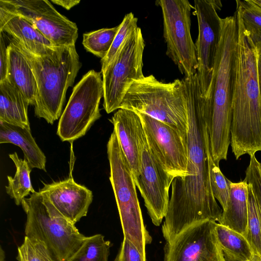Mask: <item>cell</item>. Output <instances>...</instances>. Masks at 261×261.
I'll list each match as a JSON object with an SVG mask.
<instances>
[{"instance_id": "obj_32", "label": "cell", "mask_w": 261, "mask_h": 261, "mask_svg": "<svg viewBox=\"0 0 261 261\" xmlns=\"http://www.w3.org/2000/svg\"><path fill=\"white\" fill-rule=\"evenodd\" d=\"M244 180L252 188L261 219V163L255 154L250 155V163L245 171Z\"/></svg>"}, {"instance_id": "obj_31", "label": "cell", "mask_w": 261, "mask_h": 261, "mask_svg": "<svg viewBox=\"0 0 261 261\" xmlns=\"http://www.w3.org/2000/svg\"><path fill=\"white\" fill-rule=\"evenodd\" d=\"M209 166L212 193L223 211L227 207L229 197L230 181L222 173L219 166L214 163L212 155L209 158Z\"/></svg>"}, {"instance_id": "obj_26", "label": "cell", "mask_w": 261, "mask_h": 261, "mask_svg": "<svg viewBox=\"0 0 261 261\" xmlns=\"http://www.w3.org/2000/svg\"><path fill=\"white\" fill-rule=\"evenodd\" d=\"M111 246V242L102 234L86 237L77 251L66 261H108Z\"/></svg>"}, {"instance_id": "obj_17", "label": "cell", "mask_w": 261, "mask_h": 261, "mask_svg": "<svg viewBox=\"0 0 261 261\" xmlns=\"http://www.w3.org/2000/svg\"><path fill=\"white\" fill-rule=\"evenodd\" d=\"M110 121L136 183L140 174L142 150L146 141L141 119L134 111L119 109Z\"/></svg>"}, {"instance_id": "obj_34", "label": "cell", "mask_w": 261, "mask_h": 261, "mask_svg": "<svg viewBox=\"0 0 261 261\" xmlns=\"http://www.w3.org/2000/svg\"><path fill=\"white\" fill-rule=\"evenodd\" d=\"M0 82L7 79L8 64L7 45L6 44L4 33L0 32Z\"/></svg>"}, {"instance_id": "obj_7", "label": "cell", "mask_w": 261, "mask_h": 261, "mask_svg": "<svg viewBox=\"0 0 261 261\" xmlns=\"http://www.w3.org/2000/svg\"><path fill=\"white\" fill-rule=\"evenodd\" d=\"M110 180L114 191L124 238L132 242L146 260V245L152 239L144 224L136 185L113 129L107 143Z\"/></svg>"}, {"instance_id": "obj_23", "label": "cell", "mask_w": 261, "mask_h": 261, "mask_svg": "<svg viewBox=\"0 0 261 261\" xmlns=\"http://www.w3.org/2000/svg\"><path fill=\"white\" fill-rule=\"evenodd\" d=\"M216 229L224 261H248L251 258L253 250L243 234L217 222Z\"/></svg>"}, {"instance_id": "obj_16", "label": "cell", "mask_w": 261, "mask_h": 261, "mask_svg": "<svg viewBox=\"0 0 261 261\" xmlns=\"http://www.w3.org/2000/svg\"><path fill=\"white\" fill-rule=\"evenodd\" d=\"M43 185L39 192L72 223L75 224L87 215L93 200L92 192L87 188L76 183L72 177Z\"/></svg>"}, {"instance_id": "obj_4", "label": "cell", "mask_w": 261, "mask_h": 261, "mask_svg": "<svg viewBox=\"0 0 261 261\" xmlns=\"http://www.w3.org/2000/svg\"><path fill=\"white\" fill-rule=\"evenodd\" d=\"M11 40L27 59L36 80L35 115L53 124L61 117L67 90L82 67L75 45L54 46L46 54L36 56Z\"/></svg>"}, {"instance_id": "obj_22", "label": "cell", "mask_w": 261, "mask_h": 261, "mask_svg": "<svg viewBox=\"0 0 261 261\" xmlns=\"http://www.w3.org/2000/svg\"><path fill=\"white\" fill-rule=\"evenodd\" d=\"M248 219V185L244 180L230 182L227 207L218 223L245 235Z\"/></svg>"}, {"instance_id": "obj_5", "label": "cell", "mask_w": 261, "mask_h": 261, "mask_svg": "<svg viewBox=\"0 0 261 261\" xmlns=\"http://www.w3.org/2000/svg\"><path fill=\"white\" fill-rule=\"evenodd\" d=\"M120 109L146 114L185 136L188 129V109L182 80L165 83L152 74L135 81Z\"/></svg>"}, {"instance_id": "obj_10", "label": "cell", "mask_w": 261, "mask_h": 261, "mask_svg": "<svg viewBox=\"0 0 261 261\" xmlns=\"http://www.w3.org/2000/svg\"><path fill=\"white\" fill-rule=\"evenodd\" d=\"M162 12L166 55L185 77L197 73L196 48L191 34V14L194 8L188 0H158Z\"/></svg>"}, {"instance_id": "obj_8", "label": "cell", "mask_w": 261, "mask_h": 261, "mask_svg": "<svg viewBox=\"0 0 261 261\" xmlns=\"http://www.w3.org/2000/svg\"><path fill=\"white\" fill-rule=\"evenodd\" d=\"M103 96L101 72L89 71L74 87L59 119L57 134L62 141L72 143L86 134L101 116Z\"/></svg>"}, {"instance_id": "obj_20", "label": "cell", "mask_w": 261, "mask_h": 261, "mask_svg": "<svg viewBox=\"0 0 261 261\" xmlns=\"http://www.w3.org/2000/svg\"><path fill=\"white\" fill-rule=\"evenodd\" d=\"M0 143H12L22 150L30 167L46 171V156L36 143L30 129L0 121Z\"/></svg>"}, {"instance_id": "obj_36", "label": "cell", "mask_w": 261, "mask_h": 261, "mask_svg": "<svg viewBox=\"0 0 261 261\" xmlns=\"http://www.w3.org/2000/svg\"><path fill=\"white\" fill-rule=\"evenodd\" d=\"M257 72H258V80L259 89V94L261 100V53L258 54L257 59Z\"/></svg>"}, {"instance_id": "obj_9", "label": "cell", "mask_w": 261, "mask_h": 261, "mask_svg": "<svg viewBox=\"0 0 261 261\" xmlns=\"http://www.w3.org/2000/svg\"><path fill=\"white\" fill-rule=\"evenodd\" d=\"M145 46L141 29L138 27L127 37L114 58L101 72L103 107L107 113L119 109L131 85L144 76L142 68Z\"/></svg>"}, {"instance_id": "obj_2", "label": "cell", "mask_w": 261, "mask_h": 261, "mask_svg": "<svg viewBox=\"0 0 261 261\" xmlns=\"http://www.w3.org/2000/svg\"><path fill=\"white\" fill-rule=\"evenodd\" d=\"M238 20L239 35L230 142L236 160L244 154L250 155L261 151L258 49L244 31L238 17Z\"/></svg>"}, {"instance_id": "obj_6", "label": "cell", "mask_w": 261, "mask_h": 261, "mask_svg": "<svg viewBox=\"0 0 261 261\" xmlns=\"http://www.w3.org/2000/svg\"><path fill=\"white\" fill-rule=\"evenodd\" d=\"M26 236L44 242L56 261H66L79 248L86 236L39 192L24 198Z\"/></svg>"}, {"instance_id": "obj_25", "label": "cell", "mask_w": 261, "mask_h": 261, "mask_svg": "<svg viewBox=\"0 0 261 261\" xmlns=\"http://www.w3.org/2000/svg\"><path fill=\"white\" fill-rule=\"evenodd\" d=\"M236 2V12L244 31L257 49L261 48V8L252 0Z\"/></svg>"}, {"instance_id": "obj_35", "label": "cell", "mask_w": 261, "mask_h": 261, "mask_svg": "<svg viewBox=\"0 0 261 261\" xmlns=\"http://www.w3.org/2000/svg\"><path fill=\"white\" fill-rule=\"evenodd\" d=\"M54 4L59 5L66 10H70L74 6L78 5L80 0H52Z\"/></svg>"}, {"instance_id": "obj_3", "label": "cell", "mask_w": 261, "mask_h": 261, "mask_svg": "<svg viewBox=\"0 0 261 261\" xmlns=\"http://www.w3.org/2000/svg\"><path fill=\"white\" fill-rule=\"evenodd\" d=\"M239 24L233 15L222 18L220 38L215 60L210 95V144L212 159L219 166L226 160L231 142L232 102L236 71Z\"/></svg>"}, {"instance_id": "obj_33", "label": "cell", "mask_w": 261, "mask_h": 261, "mask_svg": "<svg viewBox=\"0 0 261 261\" xmlns=\"http://www.w3.org/2000/svg\"><path fill=\"white\" fill-rule=\"evenodd\" d=\"M114 261H146L135 245L124 238Z\"/></svg>"}, {"instance_id": "obj_21", "label": "cell", "mask_w": 261, "mask_h": 261, "mask_svg": "<svg viewBox=\"0 0 261 261\" xmlns=\"http://www.w3.org/2000/svg\"><path fill=\"white\" fill-rule=\"evenodd\" d=\"M29 102L7 79L0 82V121L30 129Z\"/></svg>"}, {"instance_id": "obj_18", "label": "cell", "mask_w": 261, "mask_h": 261, "mask_svg": "<svg viewBox=\"0 0 261 261\" xmlns=\"http://www.w3.org/2000/svg\"><path fill=\"white\" fill-rule=\"evenodd\" d=\"M0 32L8 34L34 55H44L55 46L27 20L2 7H0Z\"/></svg>"}, {"instance_id": "obj_11", "label": "cell", "mask_w": 261, "mask_h": 261, "mask_svg": "<svg viewBox=\"0 0 261 261\" xmlns=\"http://www.w3.org/2000/svg\"><path fill=\"white\" fill-rule=\"evenodd\" d=\"M2 7L25 18L55 46L75 45V23L59 13L47 0H0Z\"/></svg>"}, {"instance_id": "obj_39", "label": "cell", "mask_w": 261, "mask_h": 261, "mask_svg": "<svg viewBox=\"0 0 261 261\" xmlns=\"http://www.w3.org/2000/svg\"><path fill=\"white\" fill-rule=\"evenodd\" d=\"M258 53H261V48L258 49Z\"/></svg>"}, {"instance_id": "obj_38", "label": "cell", "mask_w": 261, "mask_h": 261, "mask_svg": "<svg viewBox=\"0 0 261 261\" xmlns=\"http://www.w3.org/2000/svg\"><path fill=\"white\" fill-rule=\"evenodd\" d=\"M254 3L261 8V0H252Z\"/></svg>"}, {"instance_id": "obj_19", "label": "cell", "mask_w": 261, "mask_h": 261, "mask_svg": "<svg viewBox=\"0 0 261 261\" xmlns=\"http://www.w3.org/2000/svg\"><path fill=\"white\" fill-rule=\"evenodd\" d=\"M7 49L8 64L6 79L20 91L30 105L34 106L37 87L32 69L23 54L11 40Z\"/></svg>"}, {"instance_id": "obj_28", "label": "cell", "mask_w": 261, "mask_h": 261, "mask_svg": "<svg viewBox=\"0 0 261 261\" xmlns=\"http://www.w3.org/2000/svg\"><path fill=\"white\" fill-rule=\"evenodd\" d=\"M248 185V219L244 236L252 247L253 253L261 256V219L251 186Z\"/></svg>"}, {"instance_id": "obj_24", "label": "cell", "mask_w": 261, "mask_h": 261, "mask_svg": "<svg viewBox=\"0 0 261 261\" xmlns=\"http://www.w3.org/2000/svg\"><path fill=\"white\" fill-rule=\"evenodd\" d=\"M9 156L15 164L16 172L13 177L7 176L8 185L5 187L6 191L14 200L15 204L19 205L30 193L35 192L30 178L32 169L27 160L19 158L16 152L9 154Z\"/></svg>"}, {"instance_id": "obj_14", "label": "cell", "mask_w": 261, "mask_h": 261, "mask_svg": "<svg viewBox=\"0 0 261 261\" xmlns=\"http://www.w3.org/2000/svg\"><path fill=\"white\" fill-rule=\"evenodd\" d=\"M216 223L206 220L196 223L167 242L164 261H224Z\"/></svg>"}, {"instance_id": "obj_29", "label": "cell", "mask_w": 261, "mask_h": 261, "mask_svg": "<svg viewBox=\"0 0 261 261\" xmlns=\"http://www.w3.org/2000/svg\"><path fill=\"white\" fill-rule=\"evenodd\" d=\"M16 259L18 261H56L44 242L26 236L18 248Z\"/></svg>"}, {"instance_id": "obj_1", "label": "cell", "mask_w": 261, "mask_h": 261, "mask_svg": "<svg viewBox=\"0 0 261 261\" xmlns=\"http://www.w3.org/2000/svg\"><path fill=\"white\" fill-rule=\"evenodd\" d=\"M188 104V175L175 177L162 228L171 242L188 227L197 223L219 221L222 209L211 188L209 158L211 107L201 95L196 74L182 79Z\"/></svg>"}, {"instance_id": "obj_15", "label": "cell", "mask_w": 261, "mask_h": 261, "mask_svg": "<svg viewBox=\"0 0 261 261\" xmlns=\"http://www.w3.org/2000/svg\"><path fill=\"white\" fill-rule=\"evenodd\" d=\"M174 178L163 168L146 139L142 150L140 174L136 185L155 226H160L166 215L170 199L169 188Z\"/></svg>"}, {"instance_id": "obj_37", "label": "cell", "mask_w": 261, "mask_h": 261, "mask_svg": "<svg viewBox=\"0 0 261 261\" xmlns=\"http://www.w3.org/2000/svg\"><path fill=\"white\" fill-rule=\"evenodd\" d=\"M248 261H261V256L257 254L254 253Z\"/></svg>"}, {"instance_id": "obj_12", "label": "cell", "mask_w": 261, "mask_h": 261, "mask_svg": "<svg viewBox=\"0 0 261 261\" xmlns=\"http://www.w3.org/2000/svg\"><path fill=\"white\" fill-rule=\"evenodd\" d=\"M221 2L195 0L194 12L198 25V35L195 43L197 59V75L201 95L208 98L211 86L216 53L220 38L222 18L217 10Z\"/></svg>"}, {"instance_id": "obj_13", "label": "cell", "mask_w": 261, "mask_h": 261, "mask_svg": "<svg viewBox=\"0 0 261 261\" xmlns=\"http://www.w3.org/2000/svg\"><path fill=\"white\" fill-rule=\"evenodd\" d=\"M136 113L141 119L148 145L165 170L174 178L188 176L187 136L146 114Z\"/></svg>"}, {"instance_id": "obj_30", "label": "cell", "mask_w": 261, "mask_h": 261, "mask_svg": "<svg viewBox=\"0 0 261 261\" xmlns=\"http://www.w3.org/2000/svg\"><path fill=\"white\" fill-rule=\"evenodd\" d=\"M138 18L132 12L126 14L122 22L112 46L106 55L101 59V72H102L116 55L127 37L137 28Z\"/></svg>"}, {"instance_id": "obj_27", "label": "cell", "mask_w": 261, "mask_h": 261, "mask_svg": "<svg viewBox=\"0 0 261 261\" xmlns=\"http://www.w3.org/2000/svg\"><path fill=\"white\" fill-rule=\"evenodd\" d=\"M119 28V24L114 28H103L85 33L83 45L88 51L102 59L108 53Z\"/></svg>"}]
</instances>
